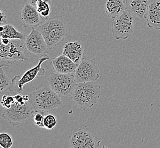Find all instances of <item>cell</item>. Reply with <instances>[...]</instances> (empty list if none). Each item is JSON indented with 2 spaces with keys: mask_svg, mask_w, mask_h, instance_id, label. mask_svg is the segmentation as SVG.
<instances>
[{
  "mask_svg": "<svg viewBox=\"0 0 160 148\" xmlns=\"http://www.w3.org/2000/svg\"><path fill=\"white\" fill-rule=\"evenodd\" d=\"M105 9L108 17L113 19L127 10L126 3L123 0H107Z\"/></svg>",
  "mask_w": 160,
  "mask_h": 148,
  "instance_id": "e0dca14e",
  "label": "cell"
},
{
  "mask_svg": "<svg viewBox=\"0 0 160 148\" xmlns=\"http://www.w3.org/2000/svg\"><path fill=\"white\" fill-rule=\"evenodd\" d=\"M20 17L25 27L35 28L43 21L38 12L36 6L29 3H25L22 8Z\"/></svg>",
  "mask_w": 160,
  "mask_h": 148,
  "instance_id": "7c38bea8",
  "label": "cell"
},
{
  "mask_svg": "<svg viewBox=\"0 0 160 148\" xmlns=\"http://www.w3.org/2000/svg\"><path fill=\"white\" fill-rule=\"evenodd\" d=\"M36 8L43 21H46L49 18L51 14V3L44 0H38Z\"/></svg>",
  "mask_w": 160,
  "mask_h": 148,
  "instance_id": "d6986e66",
  "label": "cell"
},
{
  "mask_svg": "<svg viewBox=\"0 0 160 148\" xmlns=\"http://www.w3.org/2000/svg\"><path fill=\"white\" fill-rule=\"evenodd\" d=\"M14 102V96L10 95H4L2 96L1 100V105L5 109L10 108Z\"/></svg>",
  "mask_w": 160,
  "mask_h": 148,
  "instance_id": "cb8c5ba5",
  "label": "cell"
},
{
  "mask_svg": "<svg viewBox=\"0 0 160 148\" xmlns=\"http://www.w3.org/2000/svg\"><path fill=\"white\" fill-rule=\"evenodd\" d=\"M51 65L57 72L62 74L74 73L78 66L64 54L53 58Z\"/></svg>",
  "mask_w": 160,
  "mask_h": 148,
  "instance_id": "4fadbf2b",
  "label": "cell"
},
{
  "mask_svg": "<svg viewBox=\"0 0 160 148\" xmlns=\"http://www.w3.org/2000/svg\"><path fill=\"white\" fill-rule=\"evenodd\" d=\"M95 137L85 130L79 129L74 131L71 137L70 146L73 148L98 147Z\"/></svg>",
  "mask_w": 160,
  "mask_h": 148,
  "instance_id": "8fae6325",
  "label": "cell"
},
{
  "mask_svg": "<svg viewBox=\"0 0 160 148\" xmlns=\"http://www.w3.org/2000/svg\"><path fill=\"white\" fill-rule=\"evenodd\" d=\"M29 103L35 111H52L62 105V101L50 87L40 84L30 95Z\"/></svg>",
  "mask_w": 160,
  "mask_h": 148,
  "instance_id": "6da1fadb",
  "label": "cell"
},
{
  "mask_svg": "<svg viewBox=\"0 0 160 148\" xmlns=\"http://www.w3.org/2000/svg\"><path fill=\"white\" fill-rule=\"evenodd\" d=\"M134 16L127 10L112 19L111 31L117 40H127L134 32Z\"/></svg>",
  "mask_w": 160,
  "mask_h": 148,
  "instance_id": "8992f818",
  "label": "cell"
},
{
  "mask_svg": "<svg viewBox=\"0 0 160 148\" xmlns=\"http://www.w3.org/2000/svg\"><path fill=\"white\" fill-rule=\"evenodd\" d=\"M38 1V0H28V3H31L32 5H33L35 6H36L37 5V3ZM47 2L49 3H51V0H44Z\"/></svg>",
  "mask_w": 160,
  "mask_h": 148,
  "instance_id": "4316f807",
  "label": "cell"
},
{
  "mask_svg": "<svg viewBox=\"0 0 160 148\" xmlns=\"http://www.w3.org/2000/svg\"><path fill=\"white\" fill-rule=\"evenodd\" d=\"M12 84V81L3 71V67L1 66L0 68V89L3 91L6 89H9Z\"/></svg>",
  "mask_w": 160,
  "mask_h": 148,
  "instance_id": "ffe728a7",
  "label": "cell"
},
{
  "mask_svg": "<svg viewBox=\"0 0 160 148\" xmlns=\"http://www.w3.org/2000/svg\"><path fill=\"white\" fill-rule=\"evenodd\" d=\"M25 48V40H11L7 45L1 43V66H9L16 62L28 61L24 54Z\"/></svg>",
  "mask_w": 160,
  "mask_h": 148,
  "instance_id": "277c9868",
  "label": "cell"
},
{
  "mask_svg": "<svg viewBox=\"0 0 160 148\" xmlns=\"http://www.w3.org/2000/svg\"><path fill=\"white\" fill-rule=\"evenodd\" d=\"M101 86L96 82L77 83L71 96L80 109L85 111L98 103L101 96Z\"/></svg>",
  "mask_w": 160,
  "mask_h": 148,
  "instance_id": "3957f363",
  "label": "cell"
},
{
  "mask_svg": "<svg viewBox=\"0 0 160 148\" xmlns=\"http://www.w3.org/2000/svg\"><path fill=\"white\" fill-rule=\"evenodd\" d=\"M25 44L28 51L35 56H44L49 52V47L43 35L35 28H32L31 33L26 37Z\"/></svg>",
  "mask_w": 160,
  "mask_h": 148,
  "instance_id": "30bf717a",
  "label": "cell"
},
{
  "mask_svg": "<svg viewBox=\"0 0 160 148\" xmlns=\"http://www.w3.org/2000/svg\"><path fill=\"white\" fill-rule=\"evenodd\" d=\"M48 112L46 111H35L32 116L35 125L39 128H44V119Z\"/></svg>",
  "mask_w": 160,
  "mask_h": 148,
  "instance_id": "7402d4cb",
  "label": "cell"
},
{
  "mask_svg": "<svg viewBox=\"0 0 160 148\" xmlns=\"http://www.w3.org/2000/svg\"><path fill=\"white\" fill-rule=\"evenodd\" d=\"M37 29L43 35L49 50L61 43L68 33L67 25L61 16L43 21Z\"/></svg>",
  "mask_w": 160,
  "mask_h": 148,
  "instance_id": "7a4b0ae2",
  "label": "cell"
},
{
  "mask_svg": "<svg viewBox=\"0 0 160 148\" xmlns=\"http://www.w3.org/2000/svg\"><path fill=\"white\" fill-rule=\"evenodd\" d=\"M58 123L57 119L55 115L53 114H46L44 119V128L47 130H53L55 128Z\"/></svg>",
  "mask_w": 160,
  "mask_h": 148,
  "instance_id": "603a6c76",
  "label": "cell"
},
{
  "mask_svg": "<svg viewBox=\"0 0 160 148\" xmlns=\"http://www.w3.org/2000/svg\"><path fill=\"white\" fill-rule=\"evenodd\" d=\"M13 145L12 136L6 132L0 134V146L3 148H10Z\"/></svg>",
  "mask_w": 160,
  "mask_h": 148,
  "instance_id": "44dd1931",
  "label": "cell"
},
{
  "mask_svg": "<svg viewBox=\"0 0 160 148\" xmlns=\"http://www.w3.org/2000/svg\"><path fill=\"white\" fill-rule=\"evenodd\" d=\"M151 0H126L127 10L136 18L142 19L148 10Z\"/></svg>",
  "mask_w": 160,
  "mask_h": 148,
  "instance_id": "2e32d148",
  "label": "cell"
},
{
  "mask_svg": "<svg viewBox=\"0 0 160 148\" xmlns=\"http://www.w3.org/2000/svg\"><path fill=\"white\" fill-rule=\"evenodd\" d=\"M77 83L96 82L100 77V71L96 62L83 56L74 72Z\"/></svg>",
  "mask_w": 160,
  "mask_h": 148,
  "instance_id": "9c48e42d",
  "label": "cell"
},
{
  "mask_svg": "<svg viewBox=\"0 0 160 148\" xmlns=\"http://www.w3.org/2000/svg\"><path fill=\"white\" fill-rule=\"evenodd\" d=\"M1 43L5 45H7L10 43V40L9 38H1Z\"/></svg>",
  "mask_w": 160,
  "mask_h": 148,
  "instance_id": "484cf974",
  "label": "cell"
},
{
  "mask_svg": "<svg viewBox=\"0 0 160 148\" xmlns=\"http://www.w3.org/2000/svg\"><path fill=\"white\" fill-rule=\"evenodd\" d=\"M83 43L79 40L68 42L65 43L62 54L68 56L77 65L80 63L83 56Z\"/></svg>",
  "mask_w": 160,
  "mask_h": 148,
  "instance_id": "9a60e30c",
  "label": "cell"
},
{
  "mask_svg": "<svg viewBox=\"0 0 160 148\" xmlns=\"http://www.w3.org/2000/svg\"><path fill=\"white\" fill-rule=\"evenodd\" d=\"M144 18L149 28L160 30V0L151 1Z\"/></svg>",
  "mask_w": 160,
  "mask_h": 148,
  "instance_id": "5bb4252c",
  "label": "cell"
},
{
  "mask_svg": "<svg viewBox=\"0 0 160 148\" xmlns=\"http://www.w3.org/2000/svg\"><path fill=\"white\" fill-rule=\"evenodd\" d=\"M1 38H6L10 40H25V34L17 31L12 25H5L1 26Z\"/></svg>",
  "mask_w": 160,
  "mask_h": 148,
  "instance_id": "ac0fdd59",
  "label": "cell"
},
{
  "mask_svg": "<svg viewBox=\"0 0 160 148\" xmlns=\"http://www.w3.org/2000/svg\"><path fill=\"white\" fill-rule=\"evenodd\" d=\"M34 112L35 111L29 102L21 104L14 100L10 108H4L2 117L8 121L12 126H16L24 123L30 117H32Z\"/></svg>",
  "mask_w": 160,
  "mask_h": 148,
  "instance_id": "52a82bcc",
  "label": "cell"
},
{
  "mask_svg": "<svg viewBox=\"0 0 160 148\" xmlns=\"http://www.w3.org/2000/svg\"><path fill=\"white\" fill-rule=\"evenodd\" d=\"M49 86L53 91L60 98L67 99L71 96L77 83L74 74H62L59 72L51 73L48 79Z\"/></svg>",
  "mask_w": 160,
  "mask_h": 148,
  "instance_id": "5b68a950",
  "label": "cell"
},
{
  "mask_svg": "<svg viewBox=\"0 0 160 148\" xmlns=\"http://www.w3.org/2000/svg\"><path fill=\"white\" fill-rule=\"evenodd\" d=\"M49 59V56L47 55L42 56V58H40L38 64L33 68L26 71L22 77H20L19 76H16L12 78V84L8 89V91L10 92L16 91L20 94L22 93L23 90V87L26 84L34 81L38 75L43 76L46 74V71L44 68H42V65L44 62L48 61Z\"/></svg>",
  "mask_w": 160,
  "mask_h": 148,
  "instance_id": "ba28073f",
  "label": "cell"
},
{
  "mask_svg": "<svg viewBox=\"0 0 160 148\" xmlns=\"http://www.w3.org/2000/svg\"><path fill=\"white\" fill-rule=\"evenodd\" d=\"M1 26L7 25V17L5 13H3L2 11H1Z\"/></svg>",
  "mask_w": 160,
  "mask_h": 148,
  "instance_id": "d4e9b609",
  "label": "cell"
}]
</instances>
